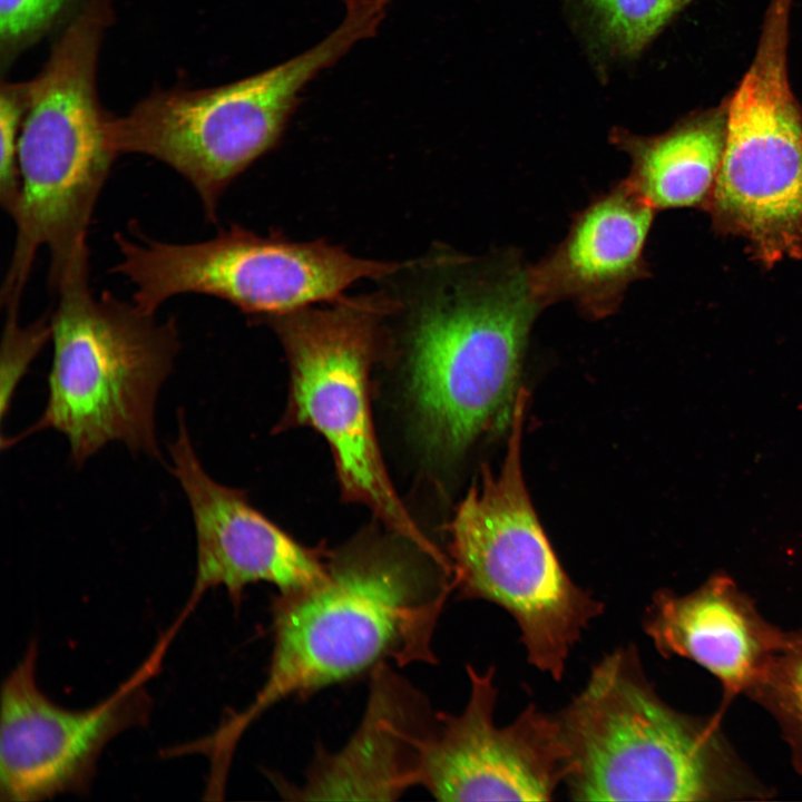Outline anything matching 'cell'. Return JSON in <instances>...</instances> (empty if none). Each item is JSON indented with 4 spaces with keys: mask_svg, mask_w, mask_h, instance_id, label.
<instances>
[{
    "mask_svg": "<svg viewBox=\"0 0 802 802\" xmlns=\"http://www.w3.org/2000/svg\"><path fill=\"white\" fill-rule=\"evenodd\" d=\"M454 589L451 564L419 559L397 547L360 544L331 554L325 575L301 590L277 594L273 648L253 701L211 736L232 754L265 711L311 695L382 663H434L432 636Z\"/></svg>",
    "mask_w": 802,
    "mask_h": 802,
    "instance_id": "6da1fadb",
    "label": "cell"
},
{
    "mask_svg": "<svg viewBox=\"0 0 802 802\" xmlns=\"http://www.w3.org/2000/svg\"><path fill=\"white\" fill-rule=\"evenodd\" d=\"M408 300L409 383L419 430L436 458L454 459L512 420L531 326L542 310L515 251L441 254Z\"/></svg>",
    "mask_w": 802,
    "mask_h": 802,
    "instance_id": "7a4b0ae2",
    "label": "cell"
},
{
    "mask_svg": "<svg viewBox=\"0 0 802 802\" xmlns=\"http://www.w3.org/2000/svg\"><path fill=\"white\" fill-rule=\"evenodd\" d=\"M722 712L673 708L633 644L606 654L556 716L568 752L564 783L577 801H734L771 794L740 759Z\"/></svg>",
    "mask_w": 802,
    "mask_h": 802,
    "instance_id": "3957f363",
    "label": "cell"
},
{
    "mask_svg": "<svg viewBox=\"0 0 802 802\" xmlns=\"http://www.w3.org/2000/svg\"><path fill=\"white\" fill-rule=\"evenodd\" d=\"M116 0H88L29 80L19 139L21 194L16 241L1 295L21 297L40 247L49 250L53 291L87 233L117 155L109 147L97 89L100 48Z\"/></svg>",
    "mask_w": 802,
    "mask_h": 802,
    "instance_id": "277c9868",
    "label": "cell"
},
{
    "mask_svg": "<svg viewBox=\"0 0 802 802\" xmlns=\"http://www.w3.org/2000/svg\"><path fill=\"white\" fill-rule=\"evenodd\" d=\"M53 293L50 314L53 358L41 417L2 443L13 446L41 430L62 433L71 462L80 467L111 441L160 459L155 402L180 343L175 319L90 286L89 248L71 261Z\"/></svg>",
    "mask_w": 802,
    "mask_h": 802,
    "instance_id": "5b68a950",
    "label": "cell"
},
{
    "mask_svg": "<svg viewBox=\"0 0 802 802\" xmlns=\"http://www.w3.org/2000/svg\"><path fill=\"white\" fill-rule=\"evenodd\" d=\"M391 0H349L341 23L304 52L209 88L153 90L126 115H109V147L153 157L184 177L215 222L233 180L280 141L301 92L356 43L374 37Z\"/></svg>",
    "mask_w": 802,
    "mask_h": 802,
    "instance_id": "8992f818",
    "label": "cell"
},
{
    "mask_svg": "<svg viewBox=\"0 0 802 802\" xmlns=\"http://www.w3.org/2000/svg\"><path fill=\"white\" fill-rule=\"evenodd\" d=\"M525 392L520 391L505 463L488 468L448 526L459 596L502 607L517 623L528 662L555 679L604 604L565 573L530 503L520 466Z\"/></svg>",
    "mask_w": 802,
    "mask_h": 802,
    "instance_id": "52a82bcc",
    "label": "cell"
},
{
    "mask_svg": "<svg viewBox=\"0 0 802 802\" xmlns=\"http://www.w3.org/2000/svg\"><path fill=\"white\" fill-rule=\"evenodd\" d=\"M388 301L341 297L268 321L291 369L287 421L319 431L331 447L342 492L365 505L391 531L430 556L443 554L419 529L398 497L378 447L369 372Z\"/></svg>",
    "mask_w": 802,
    "mask_h": 802,
    "instance_id": "ba28073f",
    "label": "cell"
},
{
    "mask_svg": "<svg viewBox=\"0 0 802 802\" xmlns=\"http://www.w3.org/2000/svg\"><path fill=\"white\" fill-rule=\"evenodd\" d=\"M793 0H770L753 60L726 102L724 153L707 204L722 232L772 266L802 256V109L788 72Z\"/></svg>",
    "mask_w": 802,
    "mask_h": 802,
    "instance_id": "9c48e42d",
    "label": "cell"
},
{
    "mask_svg": "<svg viewBox=\"0 0 802 802\" xmlns=\"http://www.w3.org/2000/svg\"><path fill=\"white\" fill-rule=\"evenodd\" d=\"M134 232L133 238L115 234L120 261L113 272L129 280L133 301L149 313L175 295L193 293L222 299L267 320L338 301L353 283L391 276L402 266L356 257L324 241L264 237L238 225L188 244Z\"/></svg>",
    "mask_w": 802,
    "mask_h": 802,
    "instance_id": "30bf717a",
    "label": "cell"
},
{
    "mask_svg": "<svg viewBox=\"0 0 802 802\" xmlns=\"http://www.w3.org/2000/svg\"><path fill=\"white\" fill-rule=\"evenodd\" d=\"M173 638L163 634L143 665L101 702L70 710L51 701L37 682L32 640L1 687L0 798L42 801L86 793L105 746L149 721L146 683L159 669Z\"/></svg>",
    "mask_w": 802,
    "mask_h": 802,
    "instance_id": "8fae6325",
    "label": "cell"
},
{
    "mask_svg": "<svg viewBox=\"0 0 802 802\" xmlns=\"http://www.w3.org/2000/svg\"><path fill=\"white\" fill-rule=\"evenodd\" d=\"M470 695L457 715L438 712L426 737L419 785L439 801H549L567 774L556 716L528 705L499 727L495 668L467 666Z\"/></svg>",
    "mask_w": 802,
    "mask_h": 802,
    "instance_id": "7c38bea8",
    "label": "cell"
},
{
    "mask_svg": "<svg viewBox=\"0 0 802 802\" xmlns=\"http://www.w3.org/2000/svg\"><path fill=\"white\" fill-rule=\"evenodd\" d=\"M169 453L170 470L189 503L196 535V576L177 618L184 622L209 589L223 587L238 604L254 583H270L278 594H286L323 578L327 566L323 550L297 542L257 511L243 491L218 483L205 471L182 410Z\"/></svg>",
    "mask_w": 802,
    "mask_h": 802,
    "instance_id": "4fadbf2b",
    "label": "cell"
},
{
    "mask_svg": "<svg viewBox=\"0 0 802 802\" xmlns=\"http://www.w3.org/2000/svg\"><path fill=\"white\" fill-rule=\"evenodd\" d=\"M437 713L390 663L371 671L356 731L335 752L319 751L304 784L282 792L294 800L392 801L419 785L422 745Z\"/></svg>",
    "mask_w": 802,
    "mask_h": 802,
    "instance_id": "5bb4252c",
    "label": "cell"
},
{
    "mask_svg": "<svg viewBox=\"0 0 802 802\" xmlns=\"http://www.w3.org/2000/svg\"><path fill=\"white\" fill-rule=\"evenodd\" d=\"M654 214L626 179L576 213L564 239L529 265L542 309L570 301L591 319L615 313L628 286L649 274L644 248Z\"/></svg>",
    "mask_w": 802,
    "mask_h": 802,
    "instance_id": "9a60e30c",
    "label": "cell"
},
{
    "mask_svg": "<svg viewBox=\"0 0 802 802\" xmlns=\"http://www.w3.org/2000/svg\"><path fill=\"white\" fill-rule=\"evenodd\" d=\"M643 626L662 655L692 659L720 681L722 713L761 678L786 635L723 574L684 595L658 590Z\"/></svg>",
    "mask_w": 802,
    "mask_h": 802,
    "instance_id": "2e32d148",
    "label": "cell"
},
{
    "mask_svg": "<svg viewBox=\"0 0 802 802\" xmlns=\"http://www.w3.org/2000/svg\"><path fill=\"white\" fill-rule=\"evenodd\" d=\"M726 135V102L682 119L667 131L639 136L615 127L609 140L628 155L625 178L652 208L708 204L720 172Z\"/></svg>",
    "mask_w": 802,
    "mask_h": 802,
    "instance_id": "e0dca14e",
    "label": "cell"
},
{
    "mask_svg": "<svg viewBox=\"0 0 802 802\" xmlns=\"http://www.w3.org/2000/svg\"><path fill=\"white\" fill-rule=\"evenodd\" d=\"M694 0H584L599 42L616 57H637Z\"/></svg>",
    "mask_w": 802,
    "mask_h": 802,
    "instance_id": "ac0fdd59",
    "label": "cell"
},
{
    "mask_svg": "<svg viewBox=\"0 0 802 802\" xmlns=\"http://www.w3.org/2000/svg\"><path fill=\"white\" fill-rule=\"evenodd\" d=\"M746 695L773 716L802 773V629L786 630L783 645Z\"/></svg>",
    "mask_w": 802,
    "mask_h": 802,
    "instance_id": "d6986e66",
    "label": "cell"
},
{
    "mask_svg": "<svg viewBox=\"0 0 802 802\" xmlns=\"http://www.w3.org/2000/svg\"><path fill=\"white\" fill-rule=\"evenodd\" d=\"M87 0H0V62L8 68L26 49L62 29Z\"/></svg>",
    "mask_w": 802,
    "mask_h": 802,
    "instance_id": "ffe728a7",
    "label": "cell"
},
{
    "mask_svg": "<svg viewBox=\"0 0 802 802\" xmlns=\"http://www.w3.org/2000/svg\"><path fill=\"white\" fill-rule=\"evenodd\" d=\"M29 102V80L0 86V203L13 217L21 194L19 139Z\"/></svg>",
    "mask_w": 802,
    "mask_h": 802,
    "instance_id": "44dd1931",
    "label": "cell"
},
{
    "mask_svg": "<svg viewBox=\"0 0 802 802\" xmlns=\"http://www.w3.org/2000/svg\"><path fill=\"white\" fill-rule=\"evenodd\" d=\"M4 313L6 321L1 345L2 420L10 408L19 381L43 344L51 338L49 314H43L32 323L22 325L19 319L20 305L6 306Z\"/></svg>",
    "mask_w": 802,
    "mask_h": 802,
    "instance_id": "7402d4cb",
    "label": "cell"
}]
</instances>
